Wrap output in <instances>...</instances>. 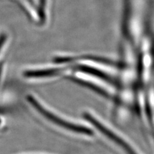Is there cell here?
I'll use <instances>...</instances> for the list:
<instances>
[{
    "label": "cell",
    "instance_id": "obj_1",
    "mask_svg": "<svg viewBox=\"0 0 154 154\" xmlns=\"http://www.w3.org/2000/svg\"><path fill=\"white\" fill-rule=\"evenodd\" d=\"M30 102L33 104V105L35 107H36L37 109L40 112H41L43 116H45V117L48 118V119H50L51 121L55 123L57 125H60V126L64 127L66 129L70 130V131H71L76 132L84 133L85 134H89L91 133V132L89 131V130L87 129L85 127H81V126H78V125H73V124H71V123L66 122L65 120L60 119V118L57 117V116L54 115V114L51 113L50 112L48 111V110L45 109L44 107H42V105H41L39 103H38L36 100H35L34 99H33L32 98H30Z\"/></svg>",
    "mask_w": 154,
    "mask_h": 154
},
{
    "label": "cell",
    "instance_id": "obj_2",
    "mask_svg": "<svg viewBox=\"0 0 154 154\" xmlns=\"http://www.w3.org/2000/svg\"><path fill=\"white\" fill-rule=\"evenodd\" d=\"M86 118H88L89 121L91 123H93L94 126L96 127H97L101 132H103L105 135H106V136L109 137V138L112 139L114 142H116L118 144H119V146H121L122 148H123L124 150L128 154H137L132 150V148L131 147H130L129 145H128L127 143H125L121 138H119L118 136H116V135L112 133L111 131H110L109 129L105 128L103 125H102L99 122H98L97 120H96L94 118L90 116L89 115H87Z\"/></svg>",
    "mask_w": 154,
    "mask_h": 154
},
{
    "label": "cell",
    "instance_id": "obj_3",
    "mask_svg": "<svg viewBox=\"0 0 154 154\" xmlns=\"http://www.w3.org/2000/svg\"><path fill=\"white\" fill-rule=\"evenodd\" d=\"M45 2L46 0H40V12L41 13V15H42V12L44 11Z\"/></svg>",
    "mask_w": 154,
    "mask_h": 154
}]
</instances>
